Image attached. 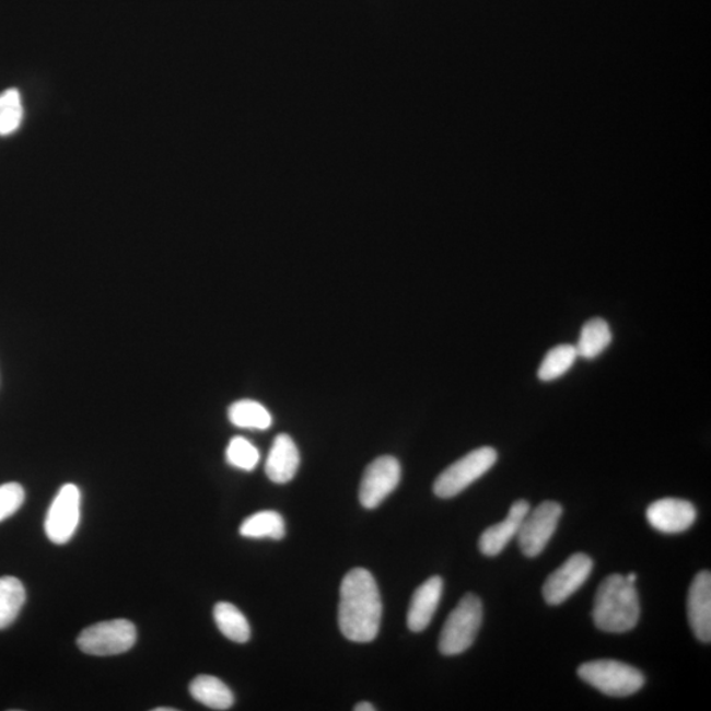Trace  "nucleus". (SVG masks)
Here are the masks:
<instances>
[{
  "label": "nucleus",
  "instance_id": "nucleus-24",
  "mask_svg": "<svg viewBox=\"0 0 711 711\" xmlns=\"http://www.w3.org/2000/svg\"><path fill=\"white\" fill-rule=\"evenodd\" d=\"M225 458L232 467L242 470H254L260 462V452L247 439L235 436L231 439Z\"/></svg>",
  "mask_w": 711,
  "mask_h": 711
},
{
  "label": "nucleus",
  "instance_id": "nucleus-26",
  "mask_svg": "<svg viewBox=\"0 0 711 711\" xmlns=\"http://www.w3.org/2000/svg\"><path fill=\"white\" fill-rule=\"evenodd\" d=\"M353 710H356V711H374V710H376V708H374L372 703L361 702V703L356 704Z\"/></svg>",
  "mask_w": 711,
  "mask_h": 711
},
{
  "label": "nucleus",
  "instance_id": "nucleus-14",
  "mask_svg": "<svg viewBox=\"0 0 711 711\" xmlns=\"http://www.w3.org/2000/svg\"><path fill=\"white\" fill-rule=\"evenodd\" d=\"M443 579L439 576L426 580L412 594L407 626L412 632H422L434 618L443 596Z\"/></svg>",
  "mask_w": 711,
  "mask_h": 711
},
{
  "label": "nucleus",
  "instance_id": "nucleus-10",
  "mask_svg": "<svg viewBox=\"0 0 711 711\" xmlns=\"http://www.w3.org/2000/svg\"><path fill=\"white\" fill-rule=\"evenodd\" d=\"M400 481V464L396 457L381 456L368 465L360 483L359 498L365 509H376Z\"/></svg>",
  "mask_w": 711,
  "mask_h": 711
},
{
  "label": "nucleus",
  "instance_id": "nucleus-3",
  "mask_svg": "<svg viewBox=\"0 0 711 711\" xmlns=\"http://www.w3.org/2000/svg\"><path fill=\"white\" fill-rule=\"evenodd\" d=\"M482 618L481 599L476 594H465L445 620L439 638V651L445 656H455L469 650L481 629Z\"/></svg>",
  "mask_w": 711,
  "mask_h": 711
},
{
  "label": "nucleus",
  "instance_id": "nucleus-11",
  "mask_svg": "<svg viewBox=\"0 0 711 711\" xmlns=\"http://www.w3.org/2000/svg\"><path fill=\"white\" fill-rule=\"evenodd\" d=\"M648 521L657 532L680 534L693 526L697 510L693 503L680 498H663L648 509Z\"/></svg>",
  "mask_w": 711,
  "mask_h": 711
},
{
  "label": "nucleus",
  "instance_id": "nucleus-12",
  "mask_svg": "<svg viewBox=\"0 0 711 711\" xmlns=\"http://www.w3.org/2000/svg\"><path fill=\"white\" fill-rule=\"evenodd\" d=\"M688 618L695 636L703 643L711 640V574H697L689 587Z\"/></svg>",
  "mask_w": 711,
  "mask_h": 711
},
{
  "label": "nucleus",
  "instance_id": "nucleus-25",
  "mask_svg": "<svg viewBox=\"0 0 711 711\" xmlns=\"http://www.w3.org/2000/svg\"><path fill=\"white\" fill-rule=\"evenodd\" d=\"M25 501V491L21 483L8 482L0 485V522L9 520Z\"/></svg>",
  "mask_w": 711,
  "mask_h": 711
},
{
  "label": "nucleus",
  "instance_id": "nucleus-8",
  "mask_svg": "<svg viewBox=\"0 0 711 711\" xmlns=\"http://www.w3.org/2000/svg\"><path fill=\"white\" fill-rule=\"evenodd\" d=\"M561 514L562 506L553 501L543 502L532 513L528 512L516 535L523 555L533 559L545 551L558 528Z\"/></svg>",
  "mask_w": 711,
  "mask_h": 711
},
{
  "label": "nucleus",
  "instance_id": "nucleus-15",
  "mask_svg": "<svg viewBox=\"0 0 711 711\" xmlns=\"http://www.w3.org/2000/svg\"><path fill=\"white\" fill-rule=\"evenodd\" d=\"M300 451L292 438L287 434L277 435L271 444L265 474L275 483H288L292 481L300 468Z\"/></svg>",
  "mask_w": 711,
  "mask_h": 711
},
{
  "label": "nucleus",
  "instance_id": "nucleus-2",
  "mask_svg": "<svg viewBox=\"0 0 711 711\" xmlns=\"http://www.w3.org/2000/svg\"><path fill=\"white\" fill-rule=\"evenodd\" d=\"M592 617L597 629L604 632L623 633L636 629L640 618L636 585L622 574L607 576L594 597Z\"/></svg>",
  "mask_w": 711,
  "mask_h": 711
},
{
  "label": "nucleus",
  "instance_id": "nucleus-20",
  "mask_svg": "<svg viewBox=\"0 0 711 711\" xmlns=\"http://www.w3.org/2000/svg\"><path fill=\"white\" fill-rule=\"evenodd\" d=\"M230 422L241 429L268 430L273 424L270 412L252 399L236 400L229 409Z\"/></svg>",
  "mask_w": 711,
  "mask_h": 711
},
{
  "label": "nucleus",
  "instance_id": "nucleus-9",
  "mask_svg": "<svg viewBox=\"0 0 711 711\" xmlns=\"http://www.w3.org/2000/svg\"><path fill=\"white\" fill-rule=\"evenodd\" d=\"M593 571V560L585 553H574L564 564L549 574L543 585V597L548 605L558 606L586 583Z\"/></svg>",
  "mask_w": 711,
  "mask_h": 711
},
{
  "label": "nucleus",
  "instance_id": "nucleus-23",
  "mask_svg": "<svg viewBox=\"0 0 711 711\" xmlns=\"http://www.w3.org/2000/svg\"><path fill=\"white\" fill-rule=\"evenodd\" d=\"M23 103L16 89L0 94V136L14 133L22 125Z\"/></svg>",
  "mask_w": 711,
  "mask_h": 711
},
{
  "label": "nucleus",
  "instance_id": "nucleus-28",
  "mask_svg": "<svg viewBox=\"0 0 711 711\" xmlns=\"http://www.w3.org/2000/svg\"><path fill=\"white\" fill-rule=\"evenodd\" d=\"M174 710H176V709H173V708H170V709H167V708H158V709H154V711H174Z\"/></svg>",
  "mask_w": 711,
  "mask_h": 711
},
{
  "label": "nucleus",
  "instance_id": "nucleus-5",
  "mask_svg": "<svg viewBox=\"0 0 711 711\" xmlns=\"http://www.w3.org/2000/svg\"><path fill=\"white\" fill-rule=\"evenodd\" d=\"M498 454L494 448L481 447L469 452L461 461L451 464L442 471L434 483V493L439 498H454L469 488L485 474L494 467Z\"/></svg>",
  "mask_w": 711,
  "mask_h": 711
},
{
  "label": "nucleus",
  "instance_id": "nucleus-27",
  "mask_svg": "<svg viewBox=\"0 0 711 711\" xmlns=\"http://www.w3.org/2000/svg\"><path fill=\"white\" fill-rule=\"evenodd\" d=\"M626 580L629 581L630 584H636L637 574L636 573H629V574H627Z\"/></svg>",
  "mask_w": 711,
  "mask_h": 711
},
{
  "label": "nucleus",
  "instance_id": "nucleus-13",
  "mask_svg": "<svg viewBox=\"0 0 711 711\" xmlns=\"http://www.w3.org/2000/svg\"><path fill=\"white\" fill-rule=\"evenodd\" d=\"M528 512L529 503L527 501L514 502L505 521L490 526L482 533L480 540H478L481 553L489 556V558L500 555L509 543L518 535L522 521L525 520Z\"/></svg>",
  "mask_w": 711,
  "mask_h": 711
},
{
  "label": "nucleus",
  "instance_id": "nucleus-4",
  "mask_svg": "<svg viewBox=\"0 0 711 711\" xmlns=\"http://www.w3.org/2000/svg\"><path fill=\"white\" fill-rule=\"evenodd\" d=\"M581 680L610 697H629L644 687L642 672L626 663L594 661L581 664L578 669Z\"/></svg>",
  "mask_w": 711,
  "mask_h": 711
},
{
  "label": "nucleus",
  "instance_id": "nucleus-21",
  "mask_svg": "<svg viewBox=\"0 0 711 711\" xmlns=\"http://www.w3.org/2000/svg\"><path fill=\"white\" fill-rule=\"evenodd\" d=\"M244 538L280 540L284 536V521L277 512H260L248 516L238 529Z\"/></svg>",
  "mask_w": 711,
  "mask_h": 711
},
{
  "label": "nucleus",
  "instance_id": "nucleus-18",
  "mask_svg": "<svg viewBox=\"0 0 711 711\" xmlns=\"http://www.w3.org/2000/svg\"><path fill=\"white\" fill-rule=\"evenodd\" d=\"M213 619L223 636L235 643H247L250 626L244 614L235 605L219 603L213 607Z\"/></svg>",
  "mask_w": 711,
  "mask_h": 711
},
{
  "label": "nucleus",
  "instance_id": "nucleus-19",
  "mask_svg": "<svg viewBox=\"0 0 711 711\" xmlns=\"http://www.w3.org/2000/svg\"><path fill=\"white\" fill-rule=\"evenodd\" d=\"M27 598L22 581L12 578H0V630L8 629L15 622Z\"/></svg>",
  "mask_w": 711,
  "mask_h": 711
},
{
  "label": "nucleus",
  "instance_id": "nucleus-22",
  "mask_svg": "<svg viewBox=\"0 0 711 711\" xmlns=\"http://www.w3.org/2000/svg\"><path fill=\"white\" fill-rule=\"evenodd\" d=\"M578 359V349L573 345H560L549 349L539 366V380L543 383H552L561 378L572 370Z\"/></svg>",
  "mask_w": 711,
  "mask_h": 711
},
{
  "label": "nucleus",
  "instance_id": "nucleus-7",
  "mask_svg": "<svg viewBox=\"0 0 711 711\" xmlns=\"http://www.w3.org/2000/svg\"><path fill=\"white\" fill-rule=\"evenodd\" d=\"M81 490L74 483H65L51 501L45 534L55 545H67L73 538L81 522Z\"/></svg>",
  "mask_w": 711,
  "mask_h": 711
},
{
  "label": "nucleus",
  "instance_id": "nucleus-16",
  "mask_svg": "<svg viewBox=\"0 0 711 711\" xmlns=\"http://www.w3.org/2000/svg\"><path fill=\"white\" fill-rule=\"evenodd\" d=\"M194 700L212 710H229L235 702L234 693L222 680L210 675H200L190 683Z\"/></svg>",
  "mask_w": 711,
  "mask_h": 711
},
{
  "label": "nucleus",
  "instance_id": "nucleus-17",
  "mask_svg": "<svg viewBox=\"0 0 711 711\" xmlns=\"http://www.w3.org/2000/svg\"><path fill=\"white\" fill-rule=\"evenodd\" d=\"M613 334L609 326L603 318L587 320L581 328L578 345L579 358L594 360L603 354L611 345Z\"/></svg>",
  "mask_w": 711,
  "mask_h": 711
},
{
  "label": "nucleus",
  "instance_id": "nucleus-1",
  "mask_svg": "<svg viewBox=\"0 0 711 711\" xmlns=\"http://www.w3.org/2000/svg\"><path fill=\"white\" fill-rule=\"evenodd\" d=\"M383 618V601L373 574L354 568L346 574L340 586L339 629L348 640L370 643L376 639Z\"/></svg>",
  "mask_w": 711,
  "mask_h": 711
},
{
  "label": "nucleus",
  "instance_id": "nucleus-6",
  "mask_svg": "<svg viewBox=\"0 0 711 711\" xmlns=\"http://www.w3.org/2000/svg\"><path fill=\"white\" fill-rule=\"evenodd\" d=\"M138 639V631L127 619L105 620L88 627L77 639L82 652L92 656H115L126 654Z\"/></svg>",
  "mask_w": 711,
  "mask_h": 711
}]
</instances>
